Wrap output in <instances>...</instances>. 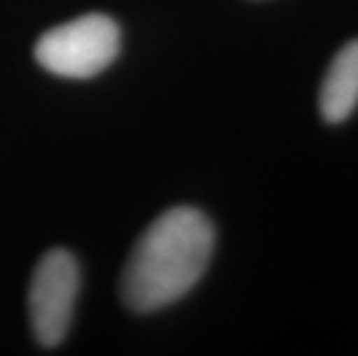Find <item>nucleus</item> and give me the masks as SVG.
<instances>
[{"label":"nucleus","instance_id":"obj_1","mask_svg":"<svg viewBox=\"0 0 358 356\" xmlns=\"http://www.w3.org/2000/svg\"><path fill=\"white\" fill-rule=\"evenodd\" d=\"M215 232L201 211L178 206L162 213L129 255L120 297L134 313H155L182 299L210 262Z\"/></svg>","mask_w":358,"mask_h":356},{"label":"nucleus","instance_id":"obj_2","mask_svg":"<svg viewBox=\"0 0 358 356\" xmlns=\"http://www.w3.org/2000/svg\"><path fill=\"white\" fill-rule=\"evenodd\" d=\"M120 51V28L104 14H83L47 30L35 47L44 70L67 79H90L106 70Z\"/></svg>","mask_w":358,"mask_h":356},{"label":"nucleus","instance_id":"obj_3","mask_svg":"<svg viewBox=\"0 0 358 356\" xmlns=\"http://www.w3.org/2000/svg\"><path fill=\"white\" fill-rule=\"evenodd\" d=\"M79 292V266L67 250H51L37 264L30 283V324L44 347L63 343Z\"/></svg>","mask_w":358,"mask_h":356},{"label":"nucleus","instance_id":"obj_4","mask_svg":"<svg viewBox=\"0 0 358 356\" xmlns=\"http://www.w3.org/2000/svg\"><path fill=\"white\" fill-rule=\"evenodd\" d=\"M358 107V40L345 44L326 72L319 109L329 123H342Z\"/></svg>","mask_w":358,"mask_h":356}]
</instances>
